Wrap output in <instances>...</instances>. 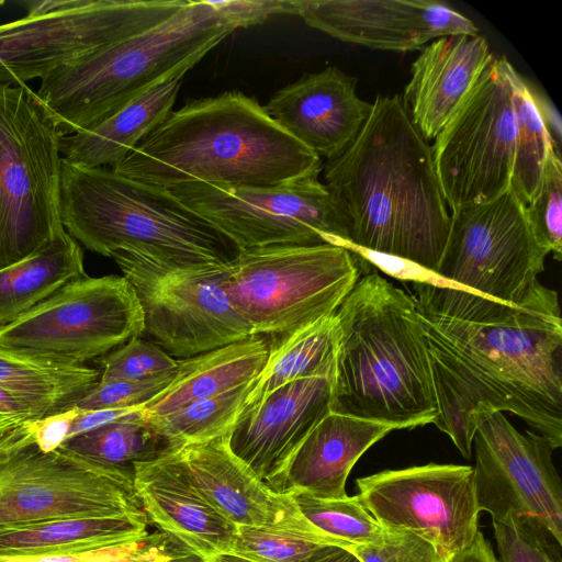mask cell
<instances>
[{
    "instance_id": "6da1fadb",
    "label": "cell",
    "mask_w": 562,
    "mask_h": 562,
    "mask_svg": "<svg viewBox=\"0 0 562 562\" xmlns=\"http://www.w3.org/2000/svg\"><path fill=\"white\" fill-rule=\"evenodd\" d=\"M417 310L437 402L434 424L464 458L495 412L520 417L562 446V319L554 290L538 283L516 306L481 300L460 319Z\"/></svg>"
},
{
    "instance_id": "7a4b0ae2",
    "label": "cell",
    "mask_w": 562,
    "mask_h": 562,
    "mask_svg": "<svg viewBox=\"0 0 562 562\" xmlns=\"http://www.w3.org/2000/svg\"><path fill=\"white\" fill-rule=\"evenodd\" d=\"M324 177L348 223L349 246L435 272L450 214L431 147L403 97H375L357 137L325 164Z\"/></svg>"
},
{
    "instance_id": "3957f363",
    "label": "cell",
    "mask_w": 562,
    "mask_h": 562,
    "mask_svg": "<svg viewBox=\"0 0 562 562\" xmlns=\"http://www.w3.org/2000/svg\"><path fill=\"white\" fill-rule=\"evenodd\" d=\"M112 169L165 189L194 182L268 188L318 176L323 164L254 97L226 91L187 100Z\"/></svg>"
},
{
    "instance_id": "277c9868",
    "label": "cell",
    "mask_w": 562,
    "mask_h": 562,
    "mask_svg": "<svg viewBox=\"0 0 562 562\" xmlns=\"http://www.w3.org/2000/svg\"><path fill=\"white\" fill-rule=\"evenodd\" d=\"M331 412L394 429L435 423L431 367L412 294L378 273L359 278L335 312Z\"/></svg>"
},
{
    "instance_id": "5b68a950",
    "label": "cell",
    "mask_w": 562,
    "mask_h": 562,
    "mask_svg": "<svg viewBox=\"0 0 562 562\" xmlns=\"http://www.w3.org/2000/svg\"><path fill=\"white\" fill-rule=\"evenodd\" d=\"M236 29L213 1L189 0L160 24L54 70L36 95L63 136L88 130L184 76Z\"/></svg>"
},
{
    "instance_id": "8992f818",
    "label": "cell",
    "mask_w": 562,
    "mask_h": 562,
    "mask_svg": "<svg viewBox=\"0 0 562 562\" xmlns=\"http://www.w3.org/2000/svg\"><path fill=\"white\" fill-rule=\"evenodd\" d=\"M60 220L83 247L111 257L117 250L186 263H226L236 246L168 189L63 158Z\"/></svg>"
},
{
    "instance_id": "52a82bcc",
    "label": "cell",
    "mask_w": 562,
    "mask_h": 562,
    "mask_svg": "<svg viewBox=\"0 0 562 562\" xmlns=\"http://www.w3.org/2000/svg\"><path fill=\"white\" fill-rule=\"evenodd\" d=\"M35 422L0 430V530L143 512L133 469L105 465L64 446L45 452L35 442Z\"/></svg>"
},
{
    "instance_id": "ba28073f",
    "label": "cell",
    "mask_w": 562,
    "mask_h": 562,
    "mask_svg": "<svg viewBox=\"0 0 562 562\" xmlns=\"http://www.w3.org/2000/svg\"><path fill=\"white\" fill-rule=\"evenodd\" d=\"M61 138L36 92L0 86V270L65 231Z\"/></svg>"
},
{
    "instance_id": "9c48e42d",
    "label": "cell",
    "mask_w": 562,
    "mask_h": 562,
    "mask_svg": "<svg viewBox=\"0 0 562 562\" xmlns=\"http://www.w3.org/2000/svg\"><path fill=\"white\" fill-rule=\"evenodd\" d=\"M358 279L342 246H267L237 252L225 291L254 335L272 339L334 314Z\"/></svg>"
},
{
    "instance_id": "30bf717a",
    "label": "cell",
    "mask_w": 562,
    "mask_h": 562,
    "mask_svg": "<svg viewBox=\"0 0 562 562\" xmlns=\"http://www.w3.org/2000/svg\"><path fill=\"white\" fill-rule=\"evenodd\" d=\"M189 0L27 1L0 24V86L25 85L168 20Z\"/></svg>"
},
{
    "instance_id": "8fae6325",
    "label": "cell",
    "mask_w": 562,
    "mask_h": 562,
    "mask_svg": "<svg viewBox=\"0 0 562 562\" xmlns=\"http://www.w3.org/2000/svg\"><path fill=\"white\" fill-rule=\"evenodd\" d=\"M111 257L139 301L143 335L175 359L255 336L226 294L229 262H175L136 249Z\"/></svg>"
},
{
    "instance_id": "7c38bea8",
    "label": "cell",
    "mask_w": 562,
    "mask_h": 562,
    "mask_svg": "<svg viewBox=\"0 0 562 562\" xmlns=\"http://www.w3.org/2000/svg\"><path fill=\"white\" fill-rule=\"evenodd\" d=\"M238 250L267 246L350 245L346 217L317 175L268 188L203 182L168 189Z\"/></svg>"
},
{
    "instance_id": "4fadbf2b",
    "label": "cell",
    "mask_w": 562,
    "mask_h": 562,
    "mask_svg": "<svg viewBox=\"0 0 562 562\" xmlns=\"http://www.w3.org/2000/svg\"><path fill=\"white\" fill-rule=\"evenodd\" d=\"M143 333L144 315L132 284L119 276H86L1 326L0 346L85 364Z\"/></svg>"
},
{
    "instance_id": "5bb4252c",
    "label": "cell",
    "mask_w": 562,
    "mask_h": 562,
    "mask_svg": "<svg viewBox=\"0 0 562 562\" xmlns=\"http://www.w3.org/2000/svg\"><path fill=\"white\" fill-rule=\"evenodd\" d=\"M510 65L505 56L493 57L430 146L451 211L491 201L512 188L516 121Z\"/></svg>"
},
{
    "instance_id": "9a60e30c",
    "label": "cell",
    "mask_w": 562,
    "mask_h": 562,
    "mask_svg": "<svg viewBox=\"0 0 562 562\" xmlns=\"http://www.w3.org/2000/svg\"><path fill=\"white\" fill-rule=\"evenodd\" d=\"M547 256L532 235L524 203L509 188L491 201L451 211L434 274L456 288L516 306L540 283Z\"/></svg>"
},
{
    "instance_id": "2e32d148",
    "label": "cell",
    "mask_w": 562,
    "mask_h": 562,
    "mask_svg": "<svg viewBox=\"0 0 562 562\" xmlns=\"http://www.w3.org/2000/svg\"><path fill=\"white\" fill-rule=\"evenodd\" d=\"M358 497L383 526L430 542L446 562L467 549L479 528L471 465L428 463L356 480Z\"/></svg>"
},
{
    "instance_id": "e0dca14e",
    "label": "cell",
    "mask_w": 562,
    "mask_h": 562,
    "mask_svg": "<svg viewBox=\"0 0 562 562\" xmlns=\"http://www.w3.org/2000/svg\"><path fill=\"white\" fill-rule=\"evenodd\" d=\"M477 507L492 520L525 516L562 544V485L546 437L518 431L502 412L491 413L472 441Z\"/></svg>"
},
{
    "instance_id": "ac0fdd59",
    "label": "cell",
    "mask_w": 562,
    "mask_h": 562,
    "mask_svg": "<svg viewBox=\"0 0 562 562\" xmlns=\"http://www.w3.org/2000/svg\"><path fill=\"white\" fill-rule=\"evenodd\" d=\"M295 15L346 43L391 50H420L434 40L477 34L475 24L435 0H295Z\"/></svg>"
},
{
    "instance_id": "d6986e66",
    "label": "cell",
    "mask_w": 562,
    "mask_h": 562,
    "mask_svg": "<svg viewBox=\"0 0 562 562\" xmlns=\"http://www.w3.org/2000/svg\"><path fill=\"white\" fill-rule=\"evenodd\" d=\"M333 379L334 370L278 387L227 434L231 451L272 491L280 493L292 454L331 412Z\"/></svg>"
},
{
    "instance_id": "ffe728a7",
    "label": "cell",
    "mask_w": 562,
    "mask_h": 562,
    "mask_svg": "<svg viewBox=\"0 0 562 562\" xmlns=\"http://www.w3.org/2000/svg\"><path fill=\"white\" fill-rule=\"evenodd\" d=\"M175 453L194 486L237 527H281L334 540L307 521L292 494L274 492L257 477L231 451L227 435L180 446Z\"/></svg>"
},
{
    "instance_id": "44dd1931",
    "label": "cell",
    "mask_w": 562,
    "mask_h": 562,
    "mask_svg": "<svg viewBox=\"0 0 562 562\" xmlns=\"http://www.w3.org/2000/svg\"><path fill=\"white\" fill-rule=\"evenodd\" d=\"M357 78L337 67L306 74L263 106L284 131L327 161L340 156L367 121L372 102L358 97Z\"/></svg>"
},
{
    "instance_id": "7402d4cb",
    "label": "cell",
    "mask_w": 562,
    "mask_h": 562,
    "mask_svg": "<svg viewBox=\"0 0 562 562\" xmlns=\"http://www.w3.org/2000/svg\"><path fill=\"white\" fill-rule=\"evenodd\" d=\"M133 470L136 496L158 530L206 561L231 553L237 526L194 486L175 448L156 459L136 462Z\"/></svg>"
},
{
    "instance_id": "603a6c76",
    "label": "cell",
    "mask_w": 562,
    "mask_h": 562,
    "mask_svg": "<svg viewBox=\"0 0 562 562\" xmlns=\"http://www.w3.org/2000/svg\"><path fill=\"white\" fill-rule=\"evenodd\" d=\"M493 57L486 38L479 34L442 36L420 49L403 100L427 142L461 108Z\"/></svg>"
},
{
    "instance_id": "cb8c5ba5",
    "label": "cell",
    "mask_w": 562,
    "mask_h": 562,
    "mask_svg": "<svg viewBox=\"0 0 562 562\" xmlns=\"http://www.w3.org/2000/svg\"><path fill=\"white\" fill-rule=\"evenodd\" d=\"M392 430L376 422L330 412L292 454L280 493L345 497L346 481L356 462Z\"/></svg>"
},
{
    "instance_id": "d4e9b609",
    "label": "cell",
    "mask_w": 562,
    "mask_h": 562,
    "mask_svg": "<svg viewBox=\"0 0 562 562\" xmlns=\"http://www.w3.org/2000/svg\"><path fill=\"white\" fill-rule=\"evenodd\" d=\"M268 355V339L257 335L178 359L179 366L170 383L142 407L148 415L161 416L189 403L228 392L252 381Z\"/></svg>"
},
{
    "instance_id": "484cf974",
    "label": "cell",
    "mask_w": 562,
    "mask_h": 562,
    "mask_svg": "<svg viewBox=\"0 0 562 562\" xmlns=\"http://www.w3.org/2000/svg\"><path fill=\"white\" fill-rule=\"evenodd\" d=\"M182 78L149 89L88 130L63 136V158L86 167H115L172 111Z\"/></svg>"
},
{
    "instance_id": "4316f807",
    "label": "cell",
    "mask_w": 562,
    "mask_h": 562,
    "mask_svg": "<svg viewBox=\"0 0 562 562\" xmlns=\"http://www.w3.org/2000/svg\"><path fill=\"white\" fill-rule=\"evenodd\" d=\"M143 512L116 517L48 520L0 530V557H37L87 551L146 537Z\"/></svg>"
},
{
    "instance_id": "83f0119b",
    "label": "cell",
    "mask_w": 562,
    "mask_h": 562,
    "mask_svg": "<svg viewBox=\"0 0 562 562\" xmlns=\"http://www.w3.org/2000/svg\"><path fill=\"white\" fill-rule=\"evenodd\" d=\"M86 276L81 246L61 232L32 256L0 270V327Z\"/></svg>"
},
{
    "instance_id": "f1b7e54d",
    "label": "cell",
    "mask_w": 562,
    "mask_h": 562,
    "mask_svg": "<svg viewBox=\"0 0 562 562\" xmlns=\"http://www.w3.org/2000/svg\"><path fill=\"white\" fill-rule=\"evenodd\" d=\"M100 371L0 346V386L26 400L43 417L67 409L87 394Z\"/></svg>"
},
{
    "instance_id": "f546056e",
    "label": "cell",
    "mask_w": 562,
    "mask_h": 562,
    "mask_svg": "<svg viewBox=\"0 0 562 562\" xmlns=\"http://www.w3.org/2000/svg\"><path fill=\"white\" fill-rule=\"evenodd\" d=\"M338 338L339 327L334 313L291 334L268 339L267 361L252 380L239 418L278 387L333 371Z\"/></svg>"
},
{
    "instance_id": "4dcf8cb0",
    "label": "cell",
    "mask_w": 562,
    "mask_h": 562,
    "mask_svg": "<svg viewBox=\"0 0 562 562\" xmlns=\"http://www.w3.org/2000/svg\"><path fill=\"white\" fill-rule=\"evenodd\" d=\"M63 446L95 462L125 469L173 449L153 427L143 407L123 419L72 437Z\"/></svg>"
},
{
    "instance_id": "1f68e13d",
    "label": "cell",
    "mask_w": 562,
    "mask_h": 562,
    "mask_svg": "<svg viewBox=\"0 0 562 562\" xmlns=\"http://www.w3.org/2000/svg\"><path fill=\"white\" fill-rule=\"evenodd\" d=\"M508 72L516 121L512 188L527 206L539 191L548 154L555 147L537 106L531 85L513 65Z\"/></svg>"
},
{
    "instance_id": "d6a6232c",
    "label": "cell",
    "mask_w": 562,
    "mask_h": 562,
    "mask_svg": "<svg viewBox=\"0 0 562 562\" xmlns=\"http://www.w3.org/2000/svg\"><path fill=\"white\" fill-rule=\"evenodd\" d=\"M251 383L189 403L161 416L147 414L148 419L172 448L225 436L237 423Z\"/></svg>"
},
{
    "instance_id": "836d02e7",
    "label": "cell",
    "mask_w": 562,
    "mask_h": 562,
    "mask_svg": "<svg viewBox=\"0 0 562 562\" xmlns=\"http://www.w3.org/2000/svg\"><path fill=\"white\" fill-rule=\"evenodd\" d=\"M292 495L307 521L349 552L353 547L379 543L384 537L385 527L366 509L358 495L340 498H321L306 493Z\"/></svg>"
},
{
    "instance_id": "e575fe53",
    "label": "cell",
    "mask_w": 562,
    "mask_h": 562,
    "mask_svg": "<svg viewBox=\"0 0 562 562\" xmlns=\"http://www.w3.org/2000/svg\"><path fill=\"white\" fill-rule=\"evenodd\" d=\"M338 548L328 538L281 527H237L229 554L251 562H324Z\"/></svg>"
},
{
    "instance_id": "d590c367",
    "label": "cell",
    "mask_w": 562,
    "mask_h": 562,
    "mask_svg": "<svg viewBox=\"0 0 562 562\" xmlns=\"http://www.w3.org/2000/svg\"><path fill=\"white\" fill-rule=\"evenodd\" d=\"M191 551L173 537L157 530L146 537L87 551L37 555L0 557V562H158Z\"/></svg>"
},
{
    "instance_id": "8d00e7d4",
    "label": "cell",
    "mask_w": 562,
    "mask_h": 562,
    "mask_svg": "<svg viewBox=\"0 0 562 562\" xmlns=\"http://www.w3.org/2000/svg\"><path fill=\"white\" fill-rule=\"evenodd\" d=\"M526 215L538 245L558 261L562 259V162L552 148L547 157L539 191Z\"/></svg>"
},
{
    "instance_id": "74e56055",
    "label": "cell",
    "mask_w": 562,
    "mask_h": 562,
    "mask_svg": "<svg viewBox=\"0 0 562 562\" xmlns=\"http://www.w3.org/2000/svg\"><path fill=\"white\" fill-rule=\"evenodd\" d=\"M100 382L136 381L175 373L179 360L142 337H133L119 348L94 360Z\"/></svg>"
},
{
    "instance_id": "f35d334b",
    "label": "cell",
    "mask_w": 562,
    "mask_h": 562,
    "mask_svg": "<svg viewBox=\"0 0 562 562\" xmlns=\"http://www.w3.org/2000/svg\"><path fill=\"white\" fill-rule=\"evenodd\" d=\"M497 562H561L550 543L551 535L536 520L525 516H508L493 520Z\"/></svg>"
},
{
    "instance_id": "ab89813d",
    "label": "cell",
    "mask_w": 562,
    "mask_h": 562,
    "mask_svg": "<svg viewBox=\"0 0 562 562\" xmlns=\"http://www.w3.org/2000/svg\"><path fill=\"white\" fill-rule=\"evenodd\" d=\"M173 374L136 381H99L72 406L83 411L139 407L160 393L170 383Z\"/></svg>"
},
{
    "instance_id": "60d3db41",
    "label": "cell",
    "mask_w": 562,
    "mask_h": 562,
    "mask_svg": "<svg viewBox=\"0 0 562 562\" xmlns=\"http://www.w3.org/2000/svg\"><path fill=\"white\" fill-rule=\"evenodd\" d=\"M350 552L361 562H446L430 542L401 528L385 527L381 542L353 547Z\"/></svg>"
},
{
    "instance_id": "b9f144b4",
    "label": "cell",
    "mask_w": 562,
    "mask_h": 562,
    "mask_svg": "<svg viewBox=\"0 0 562 562\" xmlns=\"http://www.w3.org/2000/svg\"><path fill=\"white\" fill-rule=\"evenodd\" d=\"M214 5L239 27L265 22L277 14H295V0L213 1Z\"/></svg>"
},
{
    "instance_id": "7bdbcfd3",
    "label": "cell",
    "mask_w": 562,
    "mask_h": 562,
    "mask_svg": "<svg viewBox=\"0 0 562 562\" xmlns=\"http://www.w3.org/2000/svg\"><path fill=\"white\" fill-rule=\"evenodd\" d=\"M82 409H67L36 419L34 438L38 448L49 452L60 448L68 439L70 427Z\"/></svg>"
},
{
    "instance_id": "ee69618b",
    "label": "cell",
    "mask_w": 562,
    "mask_h": 562,
    "mask_svg": "<svg viewBox=\"0 0 562 562\" xmlns=\"http://www.w3.org/2000/svg\"><path fill=\"white\" fill-rule=\"evenodd\" d=\"M140 408L142 406L97 411L82 409L78 417L74 420L67 440L86 431L123 419L126 416L139 411Z\"/></svg>"
},
{
    "instance_id": "f6af8a7d",
    "label": "cell",
    "mask_w": 562,
    "mask_h": 562,
    "mask_svg": "<svg viewBox=\"0 0 562 562\" xmlns=\"http://www.w3.org/2000/svg\"><path fill=\"white\" fill-rule=\"evenodd\" d=\"M0 414L20 419H40L43 416L23 397L0 386Z\"/></svg>"
},
{
    "instance_id": "bcb514c9",
    "label": "cell",
    "mask_w": 562,
    "mask_h": 562,
    "mask_svg": "<svg viewBox=\"0 0 562 562\" xmlns=\"http://www.w3.org/2000/svg\"><path fill=\"white\" fill-rule=\"evenodd\" d=\"M533 98L536 100L537 106L540 111L542 120L546 124V127L552 138L557 153L560 155V146H561V119L553 106V104L539 92L536 91V88L532 87ZM561 156V155H560Z\"/></svg>"
},
{
    "instance_id": "7dc6e473",
    "label": "cell",
    "mask_w": 562,
    "mask_h": 562,
    "mask_svg": "<svg viewBox=\"0 0 562 562\" xmlns=\"http://www.w3.org/2000/svg\"><path fill=\"white\" fill-rule=\"evenodd\" d=\"M449 562H497V558L490 542L479 530L472 543Z\"/></svg>"
},
{
    "instance_id": "c3c4849f",
    "label": "cell",
    "mask_w": 562,
    "mask_h": 562,
    "mask_svg": "<svg viewBox=\"0 0 562 562\" xmlns=\"http://www.w3.org/2000/svg\"><path fill=\"white\" fill-rule=\"evenodd\" d=\"M324 562H361L353 553L338 548L330 557Z\"/></svg>"
},
{
    "instance_id": "681fc988",
    "label": "cell",
    "mask_w": 562,
    "mask_h": 562,
    "mask_svg": "<svg viewBox=\"0 0 562 562\" xmlns=\"http://www.w3.org/2000/svg\"><path fill=\"white\" fill-rule=\"evenodd\" d=\"M158 562H207V561L194 552H189V553H186V554H182L179 557H173V558L166 559V560L158 561Z\"/></svg>"
},
{
    "instance_id": "f907efd6",
    "label": "cell",
    "mask_w": 562,
    "mask_h": 562,
    "mask_svg": "<svg viewBox=\"0 0 562 562\" xmlns=\"http://www.w3.org/2000/svg\"><path fill=\"white\" fill-rule=\"evenodd\" d=\"M207 562H251L246 559L233 555V554H221L210 559Z\"/></svg>"
},
{
    "instance_id": "816d5d0a",
    "label": "cell",
    "mask_w": 562,
    "mask_h": 562,
    "mask_svg": "<svg viewBox=\"0 0 562 562\" xmlns=\"http://www.w3.org/2000/svg\"><path fill=\"white\" fill-rule=\"evenodd\" d=\"M4 4V0H0V7Z\"/></svg>"
}]
</instances>
